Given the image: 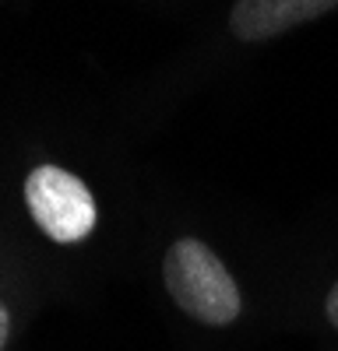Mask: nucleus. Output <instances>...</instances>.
Returning a JSON list of instances; mask_svg holds the SVG:
<instances>
[{"mask_svg":"<svg viewBox=\"0 0 338 351\" xmlns=\"http://www.w3.org/2000/svg\"><path fill=\"white\" fill-rule=\"evenodd\" d=\"M162 278L173 302L208 327L233 324L243 309L233 274L201 239H177L169 246L162 260Z\"/></svg>","mask_w":338,"mask_h":351,"instance_id":"1","label":"nucleus"},{"mask_svg":"<svg viewBox=\"0 0 338 351\" xmlns=\"http://www.w3.org/2000/svg\"><path fill=\"white\" fill-rule=\"evenodd\" d=\"M25 204L53 243H81L95 228V200L74 172L39 165L25 180Z\"/></svg>","mask_w":338,"mask_h":351,"instance_id":"2","label":"nucleus"},{"mask_svg":"<svg viewBox=\"0 0 338 351\" xmlns=\"http://www.w3.org/2000/svg\"><path fill=\"white\" fill-rule=\"evenodd\" d=\"M338 8V0H236L229 28L243 43H261L289 32L296 25H306Z\"/></svg>","mask_w":338,"mask_h":351,"instance_id":"3","label":"nucleus"},{"mask_svg":"<svg viewBox=\"0 0 338 351\" xmlns=\"http://www.w3.org/2000/svg\"><path fill=\"white\" fill-rule=\"evenodd\" d=\"M324 313H328V319H331V327L338 330V281H335V288L328 291V302H324Z\"/></svg>","mask_w":338,"mask_h":351,"instance_id":"4","label":"nucleus"},{"mask_svg":"<svg viewBox=\"0 0 338 351\" xmlns=\"http://www.w3.org/2000/svg\"><path fill=\"white\" fill-rule=\"evenodd\" d=\"M8 334H11V316H8L4 302H0V351H4V344H8Z\"/></svg>","mask_w":338,"mask_h":351,"instance_id":"5","label":"nucleus"}]
</instances>
